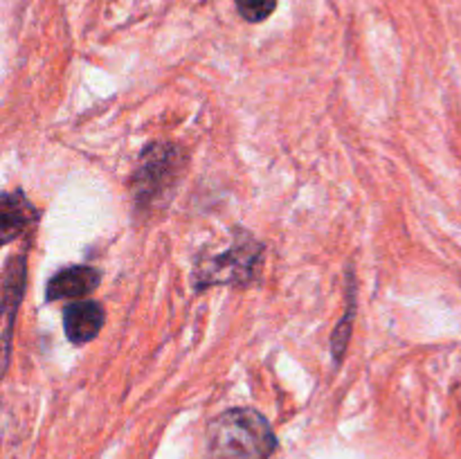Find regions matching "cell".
<instances>
[{"mask_svg": "<svg viewBox=\"0 0 461 459\" xmlns=\"http://www.w3.org/2000/svg\"><path fill=\"white\" fill-rule=\"evenodd\" d=\"M207 459H270L277 435L255 408H232L214 417L205 435Z\"/></svg>", "mask_w": 461, "mask_h": 459, "instance_id": "1", "label": "cell"}, {"mask_svg": "<svg viewBox=\"0 0 461 459\" xmlns=\"http://www.w3.org/2000/svg\"><path fill=\"white\" fill-rule=\"evenodd\" d=\"M185 169V151L174 142H151L131 176V198L140 219L153 216L169 202Z\"/></svg>", "mask_w": 461, "mask_h": 459, "instance_id": "2", "label": "cell"}, {"mask_svg": "<svg viewBox=\"0 0 461 459\" xmlns=\"http://www.w3.org/2000/svg\"><path fill=\"white\" fill-rule=\"evenodd\" d=\"M266 248L257 238L239 232L237 241L219 255H207L196 261L194 288L205 291L210 286H250L261 273Z\"/></svg>", "mask_w": 461, "mask_h": 459, "instance_id": "3", "label": "cell"}, {"mask_svg": "<svg viewBox=\"0 0 461 459\" xmlns=\"http://www.w3.org/2000/svg\"><path fill=\"white\" fill-rule=\"evenodd\" d=\"M25 255L14 256L9 261L7 274H5L3 282V292H0V376H3V372L9 364L14 322H16V310L21 306L23 292H25Z\"/></svg>", "mask_w": 461, "mask_h": 459, "instance_id": "4", "label": "cell"}, {"mask_svg": "<svg viewBox=\"0 0 461 459\" xmlns=\"http://www.w3.org/2000/svg\"><path fill=\"white\" fill-rule=\"evenodd\" d=\"M99 279H102V273L95 270L93 266H70V268L59 270L50 279L45 297L50 302L86 300L99 286Z\"/></svg>", "mask_w": 461, "mask_h": 459, "instance_id": "5", "label": "cell"}, {"mask_svg": "<svg viewBox=\"0 0 461 459\" xmlns=\"http://www.w3.org/2000/svg\"><path fill=\"white\" fill-rule=\"evenodd\" d=\"M104 320V306L93 300H77L63 313V328H66L68 340L75 345H86V342L95 340L97 333L102 331Z\"/></svg>", "mask_w": 461, "mask_h": 459, "instance_id": "6", "label": "cell"}, {"mask_svg": "<svg viewBox=\"0 0 461 459\" xmlns=\"http://www.w3.org/2000/svg\"><path fill=\"white\" fill-rule=\"evenodd\" d=\"M36 220V207L23 192L3 194L0 196V248L21 237Z\"/></svg>", "mask_w": 461, "mask_h": 459, "instance_id": "7", "label": "cell"}, {"mask_svg": "<svg viewBox=\"0 0 461 459\" xmlns=\"http://www.w3.org/2000/svg\"><path fill=\"white\" fill-rule=\"evenodd\" d=\"M349 286H347V310L345 315H342V320L338 322L336 331H333L331 336V354H333V363H340L342 356H345L347 351V345H349L351 340V331H354V313H356V300H354V279H351L349 274Z\"/></svg>", "mask_w": 461, "mask_h": 459, "instance_id": "8", "label": "cell"}, {"mask_svg": "<svg viewBox=\"0 0 461 459\" xmlns=\"http://www.w3.org/2000/svg\"><path fill=\"white\" fill-rule=\"evenodd\" d=\"M239 16L248 22H264L277 9V0H234Z\"/></svg>", "mask_w": 461, "mask_h": 459, "instance_id": "9", "label": "cell"}]
</instances>
